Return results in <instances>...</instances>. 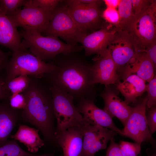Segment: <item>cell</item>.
<instances>
[{
    "instance_id": "6da1fadb",
    "label": "cell",
    "mask_w": 156,
    "mask_h": 156,
    "mask_svg": "<svg viewBox=\"0 0 156 156\" xmlns=\"http://www.w3.org/2000/svg\"><path fill=\"white\" fill-rule=\"evenodd\" d=\"M76 53L57 55L54 60L55 68L42 77L49 87L60 88L74 99L94 101L96 92L92 83V64Z\"/></svg>"
},
{
    "instance_id": "7a4b0ae2",
    "label": "cell",
    "mask_w": 156,
    "mask_h": 156,
    "mask_svg": "<svg viewBox=\"0 0 156 156\" xmlns=\"http://www.w3.org/2000/svg\"><path fill=\"white\" fill-rule=\"evenodd\" d=\"M29 76V85L22 92L27 104L25 108L20 111V120L35 126L47 141L57 146L55 138L56 119L49 86L39 78Z\"/></svg>"
},
{
    "instance_id": "3957f363",
    "label": "cell",
    "mask_w": 156,
    "mask_h": 156,
    "mask_svg": "<svg viewBox=\"0 0 156 156\" xmlns=\"http://www.w3.org/2000/svg\"><path fill=\"white\" fill-rule=\"evenodd\" d=\"M20 33L22 48L29 50L30 53L45 62L54 60L60 54H69L83 49L81 45L65 43L57 37L43 36L34 30L23 29Z\"/></svg>"
},
{
    "instance_id": "277c9868",
    "label": "cell",
    "mask_w": 156,
    "mask_h": 156,
    "mask_svg": "<svg viewBox=\"0 0 156 156\" xmlns=\"http://www.w3.org/2000/svg\"><path fill=\"white\" fill-rule=\"evenodd\" d=\"M56 67L54 62L46 63L34 56L27 50L21 49L12 52L5 67V82L21 75L42 77Z\"/></svg>"
},
{
    "instance_id": "5b68a950",
    "label": "cell",
    "mask_w": 156,
    "mask_h": 156,
    "mask_svg": "<svg viewBox=\"0 0 156 156\" xmlns=\"http://www.w3.org/2000/svg\"><path fill=\"white\" fill-rule=\"evenodd\" d=\"M156 1L154 0L148 10L135 15L123 30L132 40L136 52H143L156 40Z\"/></svg>"
},
{
    "instance_id": "8992f818",
    "label": "cell",
    "mask_w": 156,
    "mask_h": 156,
    "mask_svg": "<svg viewBox=\"0 0 156 156\" xmlns=\"http://www.w3.org/2000/svg\"><path fill=\"white\" fill-rule=\"evenodd\" d=\"M51 92L54 113L57 121L55 129L61 130L77 126L83 128L87 124L70 94L55 86L49 87Z\"/></svg>"
},
{
    "instance_id": "52a82bcc",
    "label": "cell",
    "mask_w": 156,
    "mask_h": 156,
    "mask_svg": "<svg viewBox=\"0 0 156 156\" xmlns=\"http://www.w3.org/2000/svg\"><path fill=\"white\" fill-rule=\"evenodd\" d=\"M60 3L52 14L47 27L42 33L44 36L60 37L66 43L77 45L83 33L74 22L64 3Z\"/></svg>"
},
{
    "instance_id": "ba28073f",
    "label": "cell",
    "mask_w": 156,
    "mask_h": 156,
    "mask_svg": "<svg viewBox=\"0 0 156 156\" xmlns=\"http://www.w3.org/2000/svg\"><path fill=\"white\" fill-rule=\"evenodd\" d=\"M68 12L80 30L86 34L96 31L103 27L100 5L87 4L78 0H64Z\"/></svg>"
},
{
    "instance_id": "9c48e42d",
    "label": "cell",
    "mask_w": 156,
    "mask_h": 156,
    "mask_svg": "<svg viewBox=\"0 0 156 156\" xmlns=\"http://www.w3.org/2000/svg\"><path fill=\"white\" fill-rule=\"evenodd\" d=\"M147 101L146 96L132 107V112L122 130L124 136L141 144L150 140L152 138L146 120Z\"/></svg>"
},
{
    "instance_id": "30bf717a",
    "label": "cell",
    "mask_w": 156,
    "mask_h": 156,
    "mask_svg": "<svg viewBox=\"0 0 156 156\" xmlns=\"http://www.w3.org/2000/svg\"><path fill=\"white\" fill-rule=\"evenodd\" d=\"M52 15L30 4L28 0L23 9L8 17L17 27L35 31L41 34L46 29Z\"/></svg>"
},
{
    "instance_id": "8fae6325",
    "label": "cell",
    "mask_w": 156,
    "mask_h": 156,
    "mask_svg": "<svg viewBox=\"0 0 156 156\" xmlns=\"http://www.w3.org/2000/svg\"><path fill=\"white\" fill-rule=\"evenodd\" d=\"M117 133L107 128L87 124L83 129L82 148L79 156H93L99 150L105 149L109 141Z\"/></svg>"
},
{
    "instance_id": "7c38bea8",
    "label": "cell",
    "mask_w": 156,
    "mask_h": 156,
    "mask_svg": "<svg viewBox=\"0 0 156 156\" xmlns=\"http://www.w3.org/2000/svg\"><path fill=\"white\" fill-rule=\"evenodd\" d=\"M107 49L116 65L117 72L124 68L136 53L133 42L128 33L118 29Z\"/></svg>"
},
{
    "instance_id": "4fadbf2b",
    "label": "cell",
    "mask_w": 156,
    "mask_h": 156,
    "mask_svg": "<svg viewBox=\"0 0 156 156\" xmlns=\"http://www.w3.org/2000/svg\"><path fill=\"white\" fill-rule=\"evenodd\" d=\"M76 106L82 115L84 120L88 123L107 128L124 136L122 130L116 127L112 116L103 109L96 106L94 101L81 99L77 101Z\"/></svg>"
},
{
    "instance_id": "5bb4252c",
    "label": "cell",
    "mask_w": 156,
    "mask_h": 156,
    "mask_svg": "<svg viewBox=\"0 0 156 156\" xmlns=\"http://www.w3.org/2000/svg\"><path fill=\"white\" fill-rule=\"evenodd\" d=\"M93 60L91 68L93 85H109L120 82L116 65L107 49Z\"/></svg>"
},
{
    "instance_id": "9a60e30c",
    "label": "cell",
    "mask_w": 156,
    "mask_h": 156,
    "mask_svg": "<svg viewBox=\"0 0 156 156\" xmlns=\"http://www.w3.org/2000/svg\"><path fill=\"white\" fill-rule=\"evenodd\" d=\"M117 31L114 27L105 25L101 29L87 34L83 35L79 40L84 50V56L93 54L99 55L105 51Z\"/></svg>"
},
{
    "instance_id": "2e32d148",
    "label": "cell",
    "mask_w": 156,
    "mask_h": 156,
    "mask_svg": "<svg viewBox=\"0 0 156 156\" xmlns=\"http://www.w3.org/2000/svg\"><path fill=\"white\" fill-rule=\"evenodd\" d=\"M55 138L57 146L62 149L63 156H79L83 146V128L73 126L55 129Z\"/></svg>"
},
{
    "instance_id": "e0dca14e",
    "label": "cell",
    "mask_w": 156,
    "mask_h": 156,
    "mask_svg": "<svg viewBox=\"0 0 156 156\" xmlns=\"http://www.w3.org/2000/svg\"><path fill=\"white\" fill-rule=\"evenodd\" d=\"M105 86L100 94L104 103L103 109L112 118L115 116L118 118L124 126L132 112V107L121 99L109 85Z\"/></svg>"
},
{
    "instance_id": "ac0fdd59",
    "label": "cell",
    "mask_w": 156,
    "mask_h": 156,
    "mask_svg": "<svg viewBox=\"0 0 156 156\" xmlns=\"http://www.w3.org/2000/svg\"><path fill=\"white\" fill-rule=\"evenodd\" d=\"M155 68L150 58L144 52H136L134 57L119 72L124 79L131 74H135L145 81L149 82L153 78Z\"/></svg>"
},
{
    "instance_id": "d6986e66",
    "label": "cell",
    "mask_w": 156,
    "mask_h": 156,
    "mask_svg": "<svg viewBox=\"0 0 156 156\" xmlns=\"http://www.w3.org/2000/svg\"><path fill=\"white\" fill-rule=\"evenodd\" d=\"M21 38L17 27L0 9V45L9 49L12 52L23 49Z\"/></svg>"
},
{
    "instance_id": "ffe728a7",
    "label": "cell",
    "mask_w": 156,
    "mask_h": 156,
    "mask_svg": "<svg viewBox=\"0 0 156 156\" xmlns=\"http://www.w3.org/2000/svg\"><path fill=\"white\" fill-rule=\"evenodd\" d=\"M20 111L13 109L6 101H0V146L4 144L20 119Z\"/></svg>"
},
{
    "instance_id": "44dd1931",
    "label": "cell",
    "mask_w": 156,
    "mask_h": 156,
    "mask_svg": "<svg viewBox=\"0 0 156 156\" xmlns=\"http://www.w3.org/2000/svg\"><path fill=\"white\" fill-rule=\"evenodd\" d=\"M117 84L118 90L125 99L128 104L135 103L137 98L146 91V81L135 74L129 75Z\"/></svg>"
},
{
    "instance_id": "7402d4cb",
    "label": "cell",
    "mask_w": 156,
    "mask_h": 156,
    "mask_svg": "<svg viewBox=\"0 0 156 156\" xmlns=\"http://www.w3.org/2000/svg\"><path fill=\"white\" fill-rule=\"evenodd\" d=\"M39 130L25 125H21L16 133L9 137L23 144L31 153L37 152L44 146V142L39 134Z\"/></svg>"
},
{
    "instance_id": "603a6c76",
    "label": "cell",
    "mask_w": 156,
    "mask_h": 156,
    "mask_svg": "<svg viewBox=\"0 0 156 156\" xmlns=\"http://www.w3.org/2000/svg\"><path fill=\"white\" fill-rule=\"evenodd\" d=\"M30 81L29 76L21 75L5 82L4 88L7 99L12 95L22 93L28 87Z\"/></svg>"
},
{
    "instance_id": "cb8c5ba5",
    "label": "cell",
    "mask_w": 156,
    "mask_h": 156,
    "mask_svg": "<svg viewBox=\"0 0 156 156\" xmlns=\"http://www.w3.org/2000/svg\"><path fill=\"white\" fill-rule=\"evenodd\" d=\"M53 153L36 155L27 152L21 148L17 140H8L0 146V156H54Z\"/></svg>"
},
{
    "instance_id": "d4e9b609",
    "label": "cell",
    "mask_w": 156,
    "mask_h": 156,
    "mask_svg": "<svg viewBox=\"0 0 156 156\" xmlns=\"http://www.w3.org/2000/svg\"><path fill=\"white\" fill-rule=\"evenodd\" d=\"M118 8L120 21L116 28L123 31L135 16L131 0H121Z\"/></svg>"
},
{
    "instance_id": "484cf974",
    "label": "cell",
    "mask_w": 156,
    "mask_h": 156,
    "mask_svg": "<svg viewBox=\"0 0 156 156\" xmlns=\"http://www.w3.org/2000/svg\"><path fill=\"white\" fill-rule=\"evenodd\" d=\"M27 0H0V9L6 16H10L15 13Z\"/></svg>"
},
{
    "instance_id": "4316f807",
    "label": "cell",
    "mask_w": 156,
    "mask_h": 156,
    "mask_svg": "<svg viewBox=\"0 0 156 156\" xmlns=\"http://www.w3.org/2000/svg\"><path fill=\"white\" fill-rule=\"evenodd\" d=\"M62 1L61 0H28V2L32 5L51 15H52Z\"/></svg>"
},
{
    "instance_id": "83f0119b",
    "label": "cell",
    "mask_w": 156,
    "mask_h": 156,
    "mask_svg": "<svg viewBox=\"0 0 156 156\" xmlns=\"http://www.w3.org/2000/svg\"><path fill=\"white\" fill-rule=\"evenodd\" d=\"M141 144L121 141L119 145L123 156H141Z\"/></svg>"
},
{
    "instance_id": "f1b7e54d",
    "label": "cell",
    "mask_w": 156,
    "mask_h": 156,
    "mask_svg": "<svg viewBox=\"0 0 156 156\" xmlns=\"http://www.w3.org/2000/svg\"><path fill=\"white\" fill-rule=\"evenodd\" d=\"M146 85V91L147 107L149 108L156 106V76L155 75L153 78Z\"/></svg>"
},
{
    "instance_id": "f546056e",
    "label": "cell",
    "mask_w": 156,
    "mask_h": 156,
    "mask_svg": "<svg viewBox=\"0 0 156 156\" xmlns=\"http://www.w3.org/2000/svg\"><path fill=\"white\" fill-rule=\"evenodd\" d=\"M6 101L11 108L20 111L24 109L27 104L26 98L22 93L12 95Z\"/></svg>"
},
{
    "instance_id": "4dcf8cb0",
    "label": "cell",
    "mask_w": 156,
    "mask_h": 156,
    "mask_svg": "<svg viewBox=\"0 0 156 156\" xmlns=\"http://www.w3.org/2000/svg\"><path fill=\"white\" fill-rule=\"evenodd\" d=\"M102 17L105 21L114 27L118 26L120 21L118 11L115 8H106L102 13Z\"/></svg>"
},
{
    "instance_id": "1f68e13d",
    "label": "cell",
    "mask_w": 156,
    "mask_h": 156,
    "mask_svg": "<svg viewBox=\"0 0 156 156\" xmlns=\"http://www.w3.org/2000/svg\"><path fill=\"white\" fill-rule=\"evenodd\" d=\"M154 0H131L135 15H138L148 10Z\"/></svg>"
},
{
    "instance_id": "d6a6232c",
    "label": "cell",
    "mask_w": 156,
    "mask_h": 156,
    "mask_svg": "<svg viewBox=\"0 0 156 156\" xmlns=\"http://www.w3.org/2000/svg\"><path fill=\"white\" fill-rule=\"evenodd\" d=\"M146 118L150 132L152 135L156 131V106L149 108Z\"/></svg>"
},
{
    "instance_id": "836d02e7",
    "label": "cell",
    "mask_w": 156,
    "mask_h": 156,
    "mask_svg": "<svg viewBox=\"0 0 156 156\" xmlns=\"http://www.w3.org/2000/svg\"><path fill=\"white\" fill-rule=\"evenodd\" d=\"M145 53L156 67V40L151 43L143 51Z\"/></svg>"
},
{
    "instance_id": "e575fe53",
    "label": "cell",
    "mask_w": 156,
    "mask_h": 156,
    "mask_svg": "<svg viewBox=\"0 0 156 156\" xmlns=\"http://www.w3.org/2000/svg\"><path fill=\"white\" fill-rule=\"evenodd\" d=\"M104 156H123L121 152L119 144L115 142L114 139L111 140L110 144Z\"/></svg>"
},
{
    "instance_id": "d590c367",
    "label": "cell",
    "mask_w": 156,
    "mask_h": 156,
    "mask_svg": "<svg viewBox=\"0 0 156 156\" xmlns=\"http://www.w3.org/2000/svg\"><path fill=\"white\" fill-rule=\"evenodd\" d=\"M9 60V54L0 49V72L5 69Z\"/></svg>"
},
{
    "instance_id": "8d00e7d4",
    "label": "cell",
    "mask_w": 156,
    "mask_h": 156,
    "mask_svg": "<svg viewBox=\"0 0 156 156\" xmlns=\"http://www.w3.org/2000/svg\"><path fill=\"white\" fill-rule=\"evenodd\" d=\"M5 79V76L0 75V101L7 99L4 88Z\"/></svg>"
},
{
    "instance_id": "74e56055",
    "label": "cell",
    "mask_w": 156,
    "mask_h": 156,
    "mask_svg": "<svg viewBox=\"0 0 156 156\" xmlns=\"http://www.w3.org/2000/svg\"><path fill=\"white\" fill-rule=\"evenodd\" d=\"M121 0H103L107 8L116 9L118 7Z\"/></svg>"
},
{
    "instance_id": "f35d334b",
    "label": "cell",
    "mask_w": 156,
    "mask_h": 156,
    "mask_svg": "<svg viewBox=\"0 0 156 156\" xmlns=\"http://www.w3.org/2000/svg\"><path fill=\"white\" fill-rule=\"evenodd\" d=\"M81 3L87 4H96L101 5L103 2L100 0H78Z\"/></svg>"
},
{
    "instance_id": "ab89813d",
    "label": "cell",
    "mask_w": 156,
    "mask_h": 156,
    "mask_svg": "<svg viewBox=\"0 0 156 156\" xmlns=\"http://www.w3.org/2000/svg\"></svg>"
}]
</instances>
